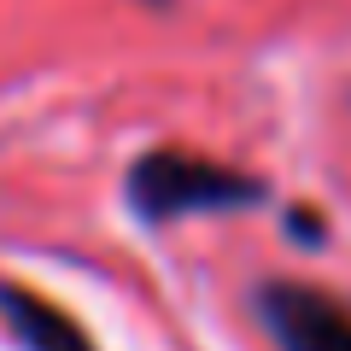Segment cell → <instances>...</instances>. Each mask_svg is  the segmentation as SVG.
<instances>
[{
    "instance_id": "cell-1",
    "label": "cell",
    "mask_w": 351,
    "mask_h": 351,
    "mask_svg": "<svg viewBox=\"0 0 351 351\" xmlns=\"http://www.w3.org/2000/svg\"><path fill=\"white\" fill-rule=\"evenodd\" d=\"M263 182L246 170H223L211 158H188V152H147L129 170V205L147 223H176L188 211H240L258 205Z\"/></svg>"
},
{
    "instance_id": "cell-2",
    "label": "cell",
    "mask_w": 351,
    "mask_h": 351,
    "mask_svg": "<svg viewBox=\"0 0 351 351\" xmlns=\"http://www.w3.org/2000/svg\"><path fill=\"white\" fill-rule=\"evenodd\" d=\"M258 322L281 351H351V311L299 281L258 287Z\"/></svg>"
},
{
    "instance_id": "cell-3",
    "label": "cell",
    "mask_w": 351,
    "mask_h": 351,
    "mask_svg": "<svg viewBox=\"0 0 351 351\" xmlns=\"http://www.w3.org/2000/svg\"><path fill=\"white\" fill-rule=\"evenodd\" d=\"M0 311H6V328L18 334L24 351H94V339L76 328V316H64L59 304H47L41 293L0 287Z\"/></svg>"
}]
</instances>
